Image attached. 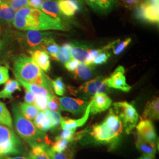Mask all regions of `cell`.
I'll return each mask as SVG.
<instances>
[{
	"label": "cell",
	"mask_w": 159,
	"mask_h": 159,
	"mask_svg": "<svg viewBox=\"0 0 159 159\" xmlns=\"http://www.w3.org/2000/svg\"><path fill=\"white\" fill-rule=\"evenodd\" d=\"M75 129H63V131L61 132L60 135L58 136L59 138H61L64 139H66L69 140L70 142L74 141L75 139Z\"/></svg>",
	"instance_id": "cell-42"
},
{
	"label": "cell",
	"mask_w": 159,
	"mask_h": 159,
	"mask_svg": "<svg viewBox=\"0 0 159 159\" xmlns=\"http://www.w3.org/2000/svg\"><path fill=\"white\" fill-rule=\"evenodd\" d=\"M138 159H154L146 155H144V154H143L142 156L141 157H140Z\"/></svg>",
	"instance_id": "cell-50"
},
{
	"label": "cell",
	"mask_w": 159,
	"mask_h": 159,
	"mask_svg": "<svg viewBox=\"0 0 159 159\" xmlns=\"http://www.w3.org/2000/svg\"><path fill=\"white\" fill-rule=\"evenodd\" d=\"M159 5H155L148 1L137 7L135 17L143 22L158 24L159 21Z\"/></svg>",
	"instance_id": "cell-9"
},
{
	"label": "cell",
	"mask_w": 159,
	"mask_h": 159,
	"mask_svg": "<svg viewBox=\"0 0 159 159\" xmlns=\"http://www.w3.org/2000/svg\"><path fill=\"white\" fill-rule=\"evenodd\" d=\"M80 62L79 61L73 59L71 61H68L67 63L64 64V66L66 68L71 72H73L74 70L77 67L78 65L79 64Z\"/></svg>",
	"instance_id": "cell-45"
},
{
	"label": "cell",
	"mask_w": 159,
	"mask_h": 159,
	"mask_svg": "<svg viewBox=\"0 0 159 159\" xmlns=\"http://www.w3.org/2000/svg\"><path fill=\"white\" fill-rule=\"evenodd\" d=\"M50 117L51 120V129H55L58 128L60 125H61V121L62 117L60 115V113L52 111L49 110H46L44 111Z\"/></svg>",
	"instance_id": "cell-34"
},
{
	"label": "cell",
	"mask_w": 159,
	"mask_h": 159,
	"mask_svg": "<svg viewBox=\"0 0 159 159\" xmlns=\"http://www.w3.org/2000/svg\"><path fill=\"white\" fill-rule=\"evenodd\" d=\"M48 145L39 143L31 147L30 157L33 159H50L47 152Z\"/></svg>",
	"instance_id": "cell-28"
},
{
	"label": "cell",
	"mask_w": 159,
	"mask_h": 159,
	"mask_svg": "<svg viewBox=\"0 0 159 159\" xmlns=\"http://www.w3.org/2000/svg\"><path fill=\"white\" fill-rule=\"evenodd\" d=\"M12 0H0V2H2L3 4H5L7 5H9V4L10 3V2Z\"/></svg>",
	"instance_id": "cell-49"
},
{
	"label": "cell",
	"mask_w": 159,
	"mask_h": 159,
	"mask_svg": "<svg viewBox=\"0 0 159 159\" xmlns=\"http://www.w3.org/2000/svg\"><path fill=\"white\" fill-rule=\"evenodd\" d=\"M105 51L104 49L102 48H100V49H96V50H91V51L89 52L88 56L86 58L85 60V64H88V65H92L94 60L95 59V58L102 51Z\"/></svg>",
	"instance_id": "cell-43"
},
{
	"label": "cell",
	"mask_w": 159,
	"mask_h": 159,
	"mask_svg": "<svg viewBox=\"0 0 159 159\" xmlns=\"http://www.w3.org/2000/svg\"><path fill=\"white\" fill-rule=\"evenodd\" d=\"M39 10H41L48 16L68 24V17L63 15L60 11L57 1L56 0H44L43 1Z\"/></svg>",
	"instance_id": "cell-15"
},
{
	"label": "cell",
	"mask_w": 159,
	"mask_h": 159,
	"mask_svg": "<svg viewBox=\"0 0 159 159\" xmlns=\"http://www.w3.org/2000/svg\"><path fill=\"white\" fill-rule=\"evenodd\" d=\"M47 107L50 111L60 113L61 111L60 98L57 97V96L53 94L51 95V96L49 97L48 98Z\"/></svg>",
	"instance_id": "cell-36"
},
{
	"label": "cell",
	"mask_w": 159,
	"mask_h": 159,
	"mask_svg": "<svg viewBox=\"0 0 159 159\" xmlns=\"http://www.w3.org/2000/svg\"><path fill=\"white\" fill-rule=\"evenodd\" d=\"M25 102L34 105V100H35V95L33 93L29 91L28 90H25V96H24Z\"/></svg>",
	"instance_id": "cell-46"
},
{
	"label": "cell",
	"mask_w": 159,
	"mask_h": 159,
	"mask_svg": "<svg viewBox=\"0 0 159 159\" xmlns=\"http://www.w3.org/2000/svg\"><path fill=\"white\" fill-rule=\"evenodd\" d=\"M18 106L23 116L30 121L34 120L39 112V110L34 105L29 104L26 102H21Z\"/></svg>",
	"instance_id": "cell-29"
},
{
	"label": "cell",
	"mask_w": 159,
	"mask_h": 159,
	"mask_svg": "<svg viewBox=\"0 0 159 159\" xmlns=\"http://www.w3.org/2000/svg\"><path fill=\"white\" fill-rule=\"evenodd\" d=\"M125 70L123 66H119L110 77L106 78V83L109 88L120 90L124 92H129L131 87L126 83Z\"/></svg>",
	"instance_id": "cell-11"
},
{
	"label": "cell",
	"mask_w": 159,
	"mask_h": 159,
	"mask_svg": "<svg viewBox=\"0 0 159 159\" xmlns=\"http://www.w3.org/2000/svg\"><path fill=\"white\" fill-rule=\"evenodd\" d=\"M18 81L24 87H25L27 90L33 93L34 95L43 96L48 98L49 97L51 96V95L53 94L52 91L48 90V89H47L46 88L43 86L37 85L35 84L28 83L25 81H23L22 80H18Z\"/></svg>",
	"instance_id": "cell-26"
},
{
	"label": "cell",
	"mask_w": 159,
	"mask_h": 159,
	"mask_svg": "<svg viewBox=\"0 0 159 159\" xmlns=\"http://www.w3.org/2000/svg\"><path fill=\"white\" fill-rule=\"evenodd\" d=\"M131 40V38H127L122 41L119 40L112 48L114 54L115 55H119L121 54L127 48V47L130 44Z\"/></svg>",
	"instance_id": "cell-38"
},
{
	"label": "cell",
	"mask_w": 159,
	"mask_h": 159,
	"mask_svg": "<svg viewBox=\"0 0 159 159\" xmlns=\"http://www.w3.org/2000/svg\"><path fill=\"white\" fill-rule=\"evenodd\" d=\"M29 1L31 7L39 9L43 1V0H29Z\"/></svg>",
	"instance_id": "cell-47"
},
{
	"label": "cell",
	"mask_w": 159,
	"mask_h": 159,
	"mask_svg": "<svg viewBox=\"0 0 159 159\" xmlns=\"http://www.w3.org/2000/svg\"><path fill=\"white\" fill-rule=\"evenodd\" d=\"M90 104V114H97L110 108L112 104L111 99L106 93H98L91 97Z\"/></svg>",
	"instance_id": "cell-12"
},
{
	"label": "cell",
	"mask_w": 159,
	"mask_h": 159,
	"mask_svg": "<svg viewBox=\"0 0 159 159\" xmlns=\"http://www.w3.org/2000/svg\"><path fill=\"white\" fill-rule=\"evenodd\" d=\"M94 67L92 65L80 63L77 67L73 72L76 79L85 81L90 79L94 73Z\"/></svg>",
	"instance_id": "cell-22"
},
{
	"label": "cell",
	"mask_w": 159,
	"mask_h": 159,
	"mask_svg": "<svg viewBox=\"0 0 159 159\" xmlns=\"http://www.w3.org/2000/svg\"><path fill=\"white\" fill-rule=\"evenodd\" d=\"M57 2L60 11L66 17L74 16L81 9L78 0H58Z\"/></svg>",
	"instance_id": "cell-18"
},
{
	"label": "cell",
	"mask_w": 159,
	"mask_h": 159,
	"mask_svg": "<svg viewBox=\"0 0 159 159\" xmlns=\"http://www.w3.org/2000/svg\"><path fill=\"white\" fill-rule=\"evenodd\" d=\"M47 152L50 159H73L74 155V150L72 148L60 153L54 152L48 146Z\"/></svg>",
	"instance_id": "cell-31"
},
{
	"label": "cell",
	"mask_w": 159,
	"mask_h": 159,
	"mask_svg": "<svg viewBox=\"0 0 159 159\" xmlns=\"http://www.w3.org/2000/svg\"><path fill=\"white\" fill-rule=\"evenodd\" d=\"M12 110L16 130L31 147L39 143L48 144L49 140L46 133L38 130L31 121L23 116L18 105L14 104Z\"/></svg>",
	"instance_id": "cell-4"
},
{
	"label": "cell",
	"mask_w": 159,
	"mask_h": 159,
	"mask_svg": "<svg viewBox=\"0 0 159 159\" xmlns=\"http://www.w3.org/2000/svg\"><path fill=\"white\" fill-rule=\"evenodd\" d=\"M123 125L119 116L114 113L112 108L102 123L91 127L90 134L97 143L107 144L111 148L118 145L122 137Z\"/></svg>",
	"instance_id": "cell-2"
},
{
	"label": "cell",
	"mask_w": 159,
	"mask_h": 159,
	"mask_svg": "<svg viewBox=\"0 0 159 159\" xmlns=\"http://www.w3.org/2000/svg\"><path fill=\"white\" fill-rule=\"evenodd\" d=\"M23 144L13 130L0 125V157L21 153Z\"/></svg>",
	"instance_id": "cell-5"
},
{
	"label": "cell",
	"mask_w": 159,
	"mask_h": 159,
	"mask_svg": "<svg viewBox=\"0 0 159 159\" xmlns=\"http://www.w3.org/2000/svg\"><path fill=\"white\" fill-rule=\"evenodd\" d=\"M70 47L69 52L73 59L79 61L80 63H85L86 58L89 52L91 51V47L85 43L73 41L69 42Z\"/></svg>",
	"instance_id": "cell-14"
},
{
	"label": "cell",
	"mask_w": 159,
	"mask_h": 159,
	"mask_svg": "<svg viewBox=\"0 0 159 159\" xmlns=\"http://www.w3.org/2000/svg\"><path fill=\"white\" fill-rule=\"evenodd\" d=\"M111 56V54L108 51H103L101 52L93 61V64L95 65H102L106 63L108 58Z\"/></svg>",
	"instance_id": "cell-41"
},
{
	"label": "cell",
	"mask_w": 159,
	"mask_h": 159,
	"mask_svg": "<svg viewBox=\"0 0 159 159\" xmlns=\"http://www.w3.org/2000/svg\"><path fill=\"white\" fill-rule=\"evenodd\" d=\"M12 120L10 111L7 108L6 105L0 102V125H6L12 129Z\"/></svg>",
	"instance_id": "cell-30"
},
{
	"label": "cell",
	"mask_w": 159,
	"mask_h": 159,
	"mask_svg": "<svg viewBox=\"0 0 159 159\" xmlns=\"http://www.w3.org/2000/svg\"><path fill=\"white\" fill-rule=\"evenodd\" d=\"M14 70L18 80L43 86L52 91L51 80L33 62L31 57L21 54L16 58Z\"/></svg>",
	"instance_id": "cell-3"
},
{
	"label": "cell",
	"mask_w": 159,
	"mask_h": 159,
	"mask_svg": "<svg viewBox=\"0 0 159 159\" xmlns=\"http://www.w3.org/2000/svg\"><path fill=\"white\" fill-rule=\"evenodd\" d=\"M16 11L5 4L0 2V21L5 24H11L16 16Z\"/></svg>",
	"instance_id": "cell-25"
},
{
	"label": "cell",
	"mask_w": 159,
	"mask_h": 159,
	"mask_svg": "<svg viewBox=\"0 0 159 159\" xmlns=\"http://www.w3.org/2000/svg\"><path fill=\"white\" fill-rule=\"evenodd\" d=\"M73 60L69 51L63 47H60L57 53L56 60L62 63H66Z\"/></svg>",
	"instance_id": "cell-39"
},
{
	"label": "cell",
	"mask_w": 159,
	"mask_h": 159,
	"mask_svg": "<svg viewBox=\"0 0 159 159\" xmlns=\"http://www.w3.org/2000/svg\"><path fill=\"white\" fill-rule=\"evenodd\" d=\"M29 159H33V158H32V157H29Z\"/></svg>",
	"instance_id": "cell-52"
},
{
	"label": "cell",
	"mask_w": 159,
	"mask_h": 159,
	"mask_svg": "<svg viewBox=\"0 0 159 159\" xmlns=\"http://www.w3.org/2000/svg\"><path fill=\"white\" fill-rule=\"evenodd\" d=\"M136 146L139 151L143 154L154 159L157 152L156 145L154 142L144 140L139 136L137 137Z\"/></svg>",
	"instance_id": "cell-21"
},
{
	"label": "cell",
	"mask_w": 159,
	"mask_h": 159,
	"mask_svg": "<svg viewBox=\"0 0 159 159\" xmlns=\"http://www.w3.org/2000/svg\"><path fill=\"white\" fill-rule=\"evenodd\" d=\"M17 35L19 42L24 47L28 48L29 51L40 48L45 40L52 36L51 32L39 31L18 32Z\"/></svg>",
	"instance_id": "cell-7"
},
{
	"label": "cell",
	"mask_w": 159,
	"mask_h": 159,
	"mask_svg": "<svg viewBox=\"0 0 159 159\" xmlns=\"http://www.w3.org/2000/svg\"><path fill=\"white\" fill-rule=\"evenodd\" d=\"M10 75L8 69L4 66H0V84L6 83L9 80Z\"/></svg>",
	"instance_id": "cell-44"
},
{
	"label": "cell",
	"mask_w": 159,
	"mask_h": 159,
	"mask_svg": "<svg viewBox=\"0 0 159 159\" xmlns=\"http://www.w3.org/2000/svg\"><path fill=\"white\" fill-rule=\"evenodd\" d=\"M32 60L39 68L45 72L50 70L51 63L50 56L48 54L40 48L29 51Z\"/></svg>",
	"instance_id": "cell-16"
},
{
	"label": "cell",
	"mask_w": 159,
	"mask_h": 159,
	"mask_svg": "<svg viewBox=\"0 0 159 159\" xmlns=\"http://www.w3.org/2000/svg\"><path fill=\"white\" fill-rule=\"evenodd\" d=\"M95 12L105 14L110 11L117 4V0H85Z\"/></svg>",
	"instance_id": "cell-17"
},
{
	"label": "cell",
	"mask_w": 159,
	"mask_h": 159,
	"mask_svg": "<svg viewBox=\"0 0 159 159\" xmlns=\"http://www.w3.org/2000/svg\"><path fill=\"white\" fill-rule=\"evenodd\" d=\"M110 89L106 83V78L100 76L83 83L75 93L84 98H89L98 93H108Z\"/></svg>",
	"instance_id": "cell-8"
},
{
	"label": "cell",
	"mask_w": 159,
	"mask_h": 159,
	"mask_svg": "<svg viewBox=\"0 0 159 159\" xmlns=\"http://www.w3.org/2000/svg\"><path fill=\"white\" fill-rule=\"evenodd\" d=\"M90 104L89 103L84 111V116L79 119H71L69 118H63L61 121V126L63 129H77L85 125L90 116Z\"/></svg>",
	"instance_id": "cell-20"
},
{
	"label": "cell",
	"mask_w": 159,
	"mask_h": 159,
	"mask_svg": "<svg viewBox=\"0 0 159 159\" xmlns=\"http://www.w3.org/2000/svg\"><path fill=\"white\" fill-rule=\"evenodd\" d=\"M6 159H29L24 156H16V157H8Z\"/></svg>",
	"instance_id": "cell-48"
},
{
	"label": "cell",
	"mask_w": 159,
	"mask_h": 159,
	"mask_svg": "<svg viewBox=\"0 0 159 159\" xmlns=\"http://www.w3.org/2000/svg\"><path fill=\"white\" fill-rule=\"evenodd\" d=\"M21 90L20 83L17 80H8L6 82L4 89L0 91V98H11L14 93Z\"/></svg>",
	"instance_id": "cell-24"
},
{
	"label": "cell",
	"mask_w": 159,
	"mask_h": 159,
	"mask_svg": "<svg viewBox=\"0 0 159 159\" xmlns=\"http://www.w3.org/2000/svg\"><path fill=\"white\" fill-rule=\"evenodd\" d=\"M60 102L61 110L70 112L74 115L83 113L89 104V102L85 100L69 97L60 98Z\"/></svg>",
	"instance_id": "cell-10"
},
{
	"label": "cell",
	"mask_w": 159,
	"mask_h": 159,
	"mask_svg": "<svg viewBox=\"0 0 159 159\" xmlns=\"http://www.w3.org/2000/svg\"><path fill=\"white\" fill-rule=\"evenodd\" d=\"M136 127L138 136L149 142H154L156 141V131L151 120L142 118Z\"/></svg>",
	"instance_id": "cell-13"
},
{
	"label": "cell",
	"mask_w": 159,
	"mask_h": 159,
	"mask_svg": "<svg viewBox=\"0 0 159 159\" xmlns=\"http://www.w3.org/2000/svg\"><path fill=\"white\" fill-rule=\"evenodd\" d=\"M13 25L22 31L57 30L67 31L68 24L46 14L39 9L25 7L16 11Z\"/></svg>",
	"instance_id": "cell-1"
},
{
	"label": "cell",
	"mask_w": 159,
	"mask_h": 159,
	"mask_svg": "<svg viewBox=\"0 0 159 159\" xmlns=\"http://www.w3.org/2000/svg\"><path fill=\"white\" fill-rule=\"evenodd\" d=\"M48 98L40 95H35L34 106L41 111H45L47 108Z\"/></svg>",
	"instance_id": "cell-37"
},
{
	"label": "cell",
	"mask_w": 159,
	"mask_h": 159,
	"mask_svg": "<svg viewBox=\"0 0 159 159\" xmlns=\"http://www.w3.org/2000/svg\"><path fill=\"white\" fill-rule=\"evenodd\" d=\"M150 0H117V3L126 8L132 10L136 8L143 3Z\"/></svg>",
	"instance_id": "cell-35"
},
{
	"label": "cell",
	"mask_w": 159,
	"mask_h": 159,
	"mask_svg": "<svg viewBox=\"0 0 159 159\" xmlns=\"http://www.w3.org/2000/svg\"><path fill=\"white\" fill-rule=\"evenodd\" d=\"M52 89L58 96H63L66 91V86L61 77H57L54 80H51Z\"/></svg>",
	"instance_id": "cell-33"
},
{
	"label": "cell",
	"mask_w": 159,
	"mask_h": 159,
	"mask_svg": "<svg viewBox=\"0 0 159 159\" xmlns=\"http://www.w3.org/2000/svg\"><path fill=\"white\" fill-rule=\"evenodd\" d=\"M34 125L38 130L43 132H46L52 128L51 120L44 111L37 114L34 119Z\"/></svg>",
	"instance_id": "cell-23"
},
{
	"label": "cell",
	"mask_w": 159,
	"mask_h": 159,
	"mask_svg": "<svg viewBox=\"0 0 159 159\" xmlns=\"http://www.w3.org/2000/svg\"><path fill=\"white\" fill-rule=\"evenodd\" d=\"M40 49L46 52L53 60H56L57 55L60 47L52 37H50L44 41L40 48Z\"/></svg>",
	"instance_id": "cell-27"
},
{
	"label": "cell",
	"mask_w": 159,
	"mask_h": 159,
	"mask_svg": "<svg viewBox=\"0 0 159 159\" xmlns=\"http://www.w3.org/2000/svg\"><path fill=\"white\" fill-rule=\"evenodd\" d=\"M113 106L112 109L121 120L125 133L130 134L139 121V114L133 104L126 102H114Z\"/></svg>",
	"instance_id": "cell-6"
},
{
	"label": "cell",
	"mask_w": 159,
	"mask_h": 159,
	"mask_svg": "<svg viewBox=\"0 0 159 159\" xmlns=\"http://www.w3.org/2000/svg\"><path fill=\"white\" fill-rule=\"evenodd\" d=\"M142 119L150 120H159V97H155L147 102L142 114Z\"/></svg>",
	"instance_id": "cell-19"
},
{
	"label": "cell",
	"mask_w": 159,
	"mask_h": 159,
	"mask_svg": "<svg viewBox=\"0 0 159 159\" xmlns=\"http://www.w3.org/2000/svg\"><path fill=\"white\" fill-rule=\"evenodd\" d=\"M0 34H1V30H0Z\"/></svg>",
	"instance_id": "cell-54"
},
{
	"label": "cell",
	"mask_w": 159,
	"mask_h": 159,
	"mask_svg": "<svg viewBox=\"0 0 159 159\" xmlns=\"http://www.w3.org/2000/svg\"><path fill=\"white\" fill-rule=\"evenodd\" d=\"M70 143L69 140L57 137L55 142L52 144L51 149L56 152H63L67 150Z\"/></svg>",
	"instance_id": "cell-32"
},
{
	"label": "cell",
	"mask_w": 159,
	"mask_h": 159,
	"mask_svg": "<svg viewBox=\"0 0 159 159\" xmlns=\"http://www.w3.org/2000/svg\"><path fill=\"white\" fill-rule=\"evenodd\" d=\"M2 46H3V44H2V42L0 40V50L2 48Z\"/></svg>",
	"instance_id": "cell-51"
},
{
	"label": "cell",
	"mask_w": 159,
	"mask_h": 159,
	"mask_svg": "<svg viewBox=\"0 0 159 159\" xmlns=\"http://www.w3.org/2000/svg\"><path fill=\"white\" fill-rule=\"evenodd\" d=\"M8 6L15 11H17L23 8L30 7L29 0H12Z\"/></svg>",
	"instance_id": "cell-40"
},
{
	"label": "cell",
	"mask_w": 159,
	"mask_h": 159,
	"mask_svg": "<svg viewBox=\"0 0 159 159\" xmlns=\"http://www.w3.org/2000/svg\"><path fill=\"white\" fill-rule=\"evenodd\" d=\"M1 158H2V157H0V159H1Z\"/></svg>",
	"instance_id": "cell-53"
}]
</instances>
